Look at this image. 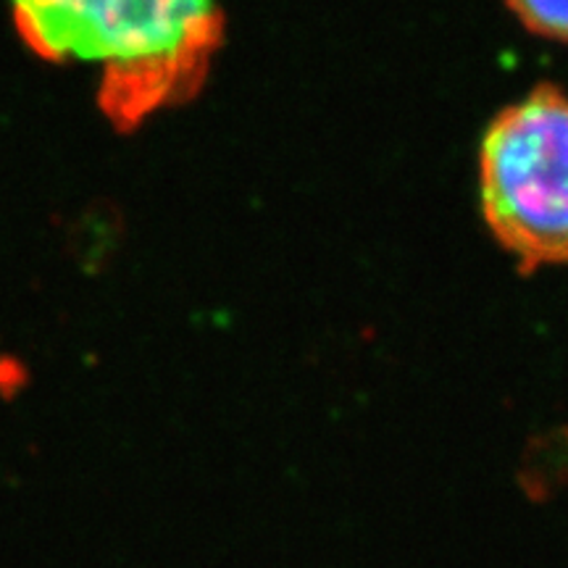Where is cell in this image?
Instances as JSON below:
<instances>
[{"label": "cell", "mask_w": 568, "mask_h": 568, "mask_svg": "<svg viewBox=\"0 0 568 568\" xmlns=\"http://www.w3.org/2000/svg\"><path fill=\"white\" fill-rule=\"evenodd\" d=\"M45 59L90 69L105 111L140 122L203 80L222 38L219 0H9Z\"/></svg>", "instance_id": "cell-1"}, {"label": "cell", "mask_w": 568, "mask_h": 568, "mask_svg": "<svg viewBox=\"0 0 568 568\" xmlns=\"http://www.w3.org/2000/svg\"><path fill=\"white\" fill-rule=\"evenodd\" d=\"M481 216L524 274L568 268V95L539 84L489 122L479 148Z\"/></svg>", "instance_id": "cell-2"}, {"label": "cell", "mask_w": 568, "mask_h": 568, "mask_svg": "<svg viewBox=\"0 0 568 568\" xmlns=\"http://www.w3.org/2000/svg\"><path fill=\"white\" fill-rule=\"evenodd\" d=\"M506 3L531 34L568 42V0H506Z\"/></svg>", "instance_id": "cell-3"}]
</instances>
